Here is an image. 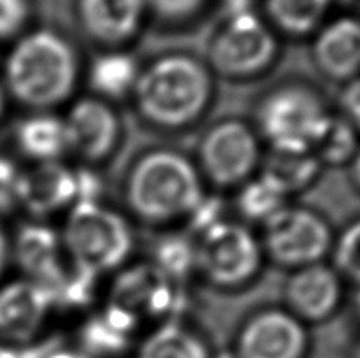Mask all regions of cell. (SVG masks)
<instances>
[{"instance_id":"6da1fadb","label":"cell","mask_w":360,"mask_h":358,"mask_svg":"<svg viewBox=\"0 0 360 358\" xmlns=\"http://www.w3.org/2000/svg\"><path fill=\"white\" fill-rule=\"evenodd\" d=\"M83 77L79 55L58 32L39 28L21 35L7 53L2 86L7 97L35 111H56L76 97Z\"/></svg>"},{"instance_id":"7a4b0ae2","label":"cell","mask_w":360,"mask_h":358,"mask_svg":"<svg viewBox=\"0 0 360 358\" xmlns=\"http://www.w3.org/2000/svg\"><path fill=\"white\" fill-rule=\"evenodd\" d=\"M214 97V76L188 53H165L141 65L130 100L146 125L179 132L199 123Z\"/></svg>"},{"instance_id":"3957f363","label":"cell","mask_w":360,"mask_h":358,"mask_svg":"<svg viewBox=\"0 0 360 358\" xmlns=\"http://www.w3.org/2000/svg\"><path fill=\"white\" fill-rule=\"evenodd\" d=\"M206 197L195 160L176 147L143 151L123 181L127 211L151 227L188 221Z\"/></svg>"},{"instance_id":"277c9868","label":"cell","mask_w":360,"mask_h":358,"mask_svg":"<svg viewBox=\"0 0 360 358\" xmlns=\"http://www.w3.org/2000/svg\"><path fill=\"white\" fill-rule=\"evenodd\" d=\"M336 109L308 81H285L257 105L255 130L273 153H313Z\"/></svg>"},{"instance_id":"5b68a950","label":"cell","mask_w":360,"mask_h":358,"mask_svg":"<svg viewBox=\"0 0 360 358\" xmlns=\"http://www.w3.org/2000/svg\"><path fill=\"white\" fill-rule=\"evenodd\" d=\"M60 237L69 263L101 277L127 265L136 242L129 218L102 200H83L70 207Z\"/></svg>"},{"instance_id":"8992f818","label":"cell","mask_w":360,"mask_h":358,"mask_svg":"<svg viewBox=\"0 0 360 358\" xmlns=\"http://www.w3.org/2000/svg\"><path fill=\"white\" fill-rule=\"evenodd\" d=\"M195 272L210 286L224 291L248 286L262 272L260 237L248 225L234 220L214 221L193 235Z\"/></svg>"},{"instance_id":"52a82bcc","label":"cell","mask_w":360,"mask_h":358,"mask_svg":"<svg viewBox=\"0 0 360 358\" xmlns=\"http://www.w3.org/2000/svg\"><path fill=\"white\" fill-rule=\"evenodd\" d=\"M193 160L204 183L220 190H238L259 174L264 144L253 123L241 118H224L206 128Z\"/></svg>"},{"instance_id":"ba28073f","label":"cell","mask_w":360,"mask_h":358,"mask_svg":"<svg viewBox=\"0 0 360 358\" xmlns=\"http://www.w3.org/2000/svg\"><path fill=\"white\" fill-rule=\"evenodd\" d=\"M260 227L266 260L290 270L327 262L336 234L322 213L290 202Z\"/></svg>"},{"instance_id":"9c48e42d","label":"cell","mask_w":360,"mask_h":358,"mask_svg":"<svg viewBox=\"0 0 360 358\" xmlns=\"http://www.w3.org/2000/svg\"><path fill=\"white\" fill-rule=\"evenodd\" d=\"M280 53L271 28L253 14H229L227 23L210 42L207 67L214 77L250 81L273 69Z\"/></svg>"},{"instance_id":"30bf717a","label":"cell","mask_w":360,"mask_h":358,"mask_svg":"<svg viewBox=\"0 0 360 358\" xmlns=\"http://www.w3.org/2000/svg\"><path fill=\"white\" fill-rule=\"evenodd\" d=\"M311 337L306 323L287 307H262L241 323L236 336L234 358H306Z\"/></svg>"},{"instance_id":"8fae6325","label":"cell","mask_w":360,"mask_h":358,"mask_svg":"<svg viewBox=\"0 0 360 358\" xmlns=\"http://www.w3.org/2000/svg\"><path fill=\"white\" fill-rule=\"evenodd\" d=\"M69 153L88 167L111 158L123 137V123L111 102L95 95L74 97L62 114Z\"/></svg>"},{"instance_id":"7c38bea8","label":"cell","mask_w":360,"mask_h":358,"mask_svg":"<svg viewBox=\"0 0 360 358\" xmlns=\"http://www.w3.org/2000/svg\"><path fill=\"white\" fill-rule=\"evenodd\" d=\"M108 302L130 312L139 323L157 325L181 318V284L164 276L151 262L132 263L116 277Z\"/></svg>"},{"instance_id":"4fadbf2b","label":"cell","mask_w":360,"mask_h":358,"mask_svg":"<svg viewBox=\"0 0 360 358\" xmlns=\"http://www.w3.org/2000/svg\"><path fill=\"white\" fill-rule=\"evenodd\" d=\"M345 298L347 283L329 262L290 270L285 283V307L306 325L333 319Z\"/></svg>"},{"instance_id":"5bb4252c","label":"cell","mask_w":360,"mask_h":358,"mask_svg":"<svg viewBox=\"0 0 360 358\" xmlns=\"http://www.w3.org/2000/svg\"><path fill=\"white\" fill-rule=\"evenodd\" d=\"M55 312L44 284L23 276L0 284V339L6 343L34 344Z\"/></svg>"},{"instance_id":"9a60e30c","label":"cell","mask_w":360,"mask_h":358,"mask_svg":"<svg viewBox=\"0 0 360 358\" xmlns=\"http://www.w3.org/2000/svg\"><path fill=\"white\" fill-rule=\"evenodd\" d=\"M11 251L23 277L51 290L69 267L60 230L42 220L25 221L14 234Z\"/></svg>"},{"instance_id":"2e32d148","label":"cell","mask_w":360,"mask_h":358,"mask_svg":"<svg viewBox=\"0 0 360 358\" xmlns=\"http://www.w3.org/2000/svg\"><path fill=\"white\" fill-rule=\"evenodd\" d=\"M79 202V167L65 161L37 164L25 171L21 209L34 220L51 218Z\"/></svg>"},{"instance_id":"e0dca14e","label":"cell","mask_w":360,"mask_h":358,"mask_svg":"<svg viewBox=\"0 0 360 358\" xmlns=\"http://www.w3.org/2000/svg\"><path fill=\"white\" fill-rule=\"evenodd\" d=\"M311 58L326 79L341 86L360 77V18L340 16L322 25L313 39Z\"/></svg>"},{"instance_id":"ac0fdd59","label":"cell","mask_w":360,"mask_h":358,"mask_svg":"<svg viewBox=\"0 0 360 358\" xmlns=\"http://www.w3.org/2000/svg\"><path fill=\"white\" fill-rule=\"evenodd\" d=\"M141 323L130 312L105 302L79 326V347L91 358H116L132 347Z\"/></svg>"},{"instance_id":"d6986e66","label":"cell","mask_w":360,"mask_h":358,"mask_svg":"<svg viewBox=\"0 0 360 358\" xmlns=\"http://www.w3.org/2000/svg\"><path fill=\"white\" fill-rule=\"evenodd\" d=\"M144 0H79V18L91 39L105 46L129 42L143 23Z\"/></svg>"},{"instance_id":"ffe728a7","label":"cell","mask_w":360,"mask_h":358,"mask_svg":"<svg viewBox=\"0 0 360 358\" xmlns=\"http://www.w3.org/2000/svg\"><path fill=\"white\" fill-rule=\"evenodd\" d=\"M14 144L34 165L62 161L69 153L62 114L56 111L28 112L14 130Z\"/></svg>"},{"instance_id":"44dd1931","label":"cell","mask_w":360,"mask_h":358,"mask_svg":"<svg viewBox=\"0 0 360 358\" xmlns=\"http://www.w3.org/2000/svg\"><path fill=\"white\" fill-rule=\"evenodd\" d=\"M134 358H214L210 344L183 318L151 326L136 346Z\"/></svg>"},{"instance_id":"7402d4cb","label":"cell","mask_w":360,"mask_h":358,"mask_svg":"<svg viewBox=\"0 0 360 358\" xmlns=\"http://www.w3.org/2000/svg\"><path fill=\"white\" fill-rule=\"evenodd\" d=\"M141 65L130 53L122 49H109L95 56L86 67V83L91 95L108 102L130 98Z\"/></svg>"},{"instance_id":"603a6c76","label":"cell","mask_w":360,"mask_h":358,"mask_svg":"<svg viewBox=\"0 0 360 358\" xmlns=\"http://www.w3.org/2000/svg\"><path fill=\"white\" fill-rule=\"evenodd\" d=\"M323 167L311 153H273L264 157L260 174L269 178L285 195H299L311 188L322 174Z\"/></svg>"},{"instance_id":"cb8c5ba5","label":"cell","mask_w":360,"mask_h":358,"mask_svg":"<svg viewBox=\"0 0 360 358\" xmlns=\"http://www.w3.org/2000/svg\"><path fill=\"white\" fill-rule=\"evenodd\" d=\"M288 197L264 174H255L238 188L236 207L252 223H266L273 214L288 204Z\"/></svg>"},{"instance_id":"d4e9b609","label":"cell","mask_w":360,"mask_h":358,"mask_svg":"<svg viewBox=\"0 0 360 358\" xmlns=\"http://www.w3.org/2000/svg\"><path fill=\"white\" fill-rule=\"evenodd\" d=\"M150 262L169 279L181 284L195 272V242L181 232L162 235L155 241Z\"/></svg>"},{"instance_id":"484cf974","label":"cell","mask_w":360,"mask_h":358,"mask_svg":"<svg viewBox=\"0 0 360 358\" xmlns=\"http://www.w3.org/2000/svg\"><path fill=\"white\" fill-rule=\"evenodd\" d=\"M360 147V135L357 130L334 111L326 132L313 150V157L322 164V167H348Z\"/></svg>"},{"instance_id":"4316f807","label":"cell","mask_w":360,"mask_h":358,"mask_svg":"<svg viewBox=\"0 0 360 358\" xmlns=\"http://www.w3.org/2000/svg\"><path fill=\"white\" fill-rule=\"evenodd\" d=\"M269 14L274 23L290 35H309L322 23L327 0H269Z\"/></svg>"},{"instance_id":"83f0119b","label":"cell","mask_w":360,"mask_h":358,"mask_svg":"<svg viewBox=\"0 0 360 358\" xmlns=\"http://www.w3.org/2000/svg\"><path fill=\"white\" fill-rule=\"evenodd\" d=\"M329 258L345 283L360 288V216L334 234Z\"/></svg>"},{"instance_id":"f1b7e54d","label":"cell","mask_w":360,"mask_h":358,"mask_svg":"<svg viewBox=\"0 0 360 358\" xmlns=\"http://www.w3.org/2000/svg\"><path fill=\"white\" fill-rule=\"evenodd\" d=\"M25 168H21L11 157L0 154V214L21 207Z\"/></svg>"},{"instance_id":"f546056e","label":"cell","mask_w":360,"mask_h":358,"mask_svg":"<svg viewBox=\"0 0 360 358\" xmlns=\"http://www.w3.org/2000/svg\"><path fill=\"white\" fill-rule=\"evenodd\" d=\"M27 20V0H0V39H11L20 34Z\"/></svg>"},{"instance_id":"4dcf8cb0","label":"cell","mask_w":360,"mask_h":358,"mask_svg":"<svg viewBox=\"0 0 360 358\" xmlns=\"http://www.w3.org/2000/svg\"><path fill=\"white\" fill-rule=\"evenodd\" d=\"M336 111L357 130L360 135V77L341 86Z\"/></svg>"},{"instance_id":"1f68e13d","label":"cell","mask_w":360,"mask_h":358,"mask_svg":"<svg viewBox=\"0 0 360 358\" xmlns=\"http://www.w3.org/2000/svg\"><path fill=\"white\" fill-rule=\"evenodd\" d=\"M150 6L167 20H183L195 13L202 0H148Z\"/></svg>"},{"instance_id":"d6a6232c","label":"cell","mask_w":360,"mask_h":358,"mask_svg":"<svg viewBox=\"0 0 360 358\" xmlns=\"http://www.w3.org/2000/svg\"><path fill=\"white\" fill-rule=\"evenodd\" d=\"M51 350L49 344H13L0 339V358H42Z\"/></svg>"},{"instance_id":"836d02e7","label":"cell","mask_w":360,"mask_h":358,"mask_svg":"<svg viewBox=\"0 0 360 358\" xmlns=\"http://www.w3.org/2000/svg\"><path fill=\"white\" fill-rule=\"evenodd\" d=\"M42 358H91L77 347H51Z\"/></svg>"},{"instance_id":"e575fe53","label":"cell","mask_w":360,"mask_h":358,"mask_svg":"<svg viewBox=\"0 0 360 358\" xmlns=\"http://www.w3.org/2000/svg\"><path fill=\"white\" fill-rule=\"evenodd\" d=\"M9 255H11V242L7 239V235L4 234V230L0 228V276L6 270L7 262H9Z\"/></svg>"},{"instance_id":"d590c367","label":"cell","mask_w":360,"mask_h":358,"mask_svg":"<svg viewBox=\"0 0 360 358\" xmlns=\"http://www.w3.org/2000/svg\"><path fill=\"white\" fill-rule=\"evenodd\" d=\"M348 171H350L352 185H354V188L357 190L360 195V147L357 153H355L354 160H352L350 165H348Z\"/></svg>"},{"instance_id":"8d00e7d4","label":"cell","mask_w":360,"mask_h":358,"mask_svg":"<svg viewBox=\"0 0 360 358\" xmlns=\"http://www.w3.org/2000/svg\"><path fill=\"white\" fill-rule=\"evenodd\" d=\"M229 14L236 13H246V11H252V0H227Z\"/></svg>"},{"instance_id":"74e56055","label":"cell","mask_w":360,"mask_h":358,"mask_svg":"<svg viewBox=\"0 0 360 358\" xmlns=\"http://www.w3.org/2000/svg\"><path fill=\"white\" fill-rule=\"evenodd\" d=\"M6 102H7V93L4 90L2 83H0V119H2L4 112H6Z\"/></svg>"},{"instance_id":"f35d334b","label":"cell","mask_w":360,"mask_h":358,"mask_svg":"<svg viewBox=\"0 0 360 358\" xmlns=\"http://www.w3.org/2000/svg\"><path fill=\"white\" fill-rule=\"evenodd\" d=\"M354 304H355V311H357V314H359V318H360V288H355Z\"/></svg>"},{"instance_id":"ab89813d","label":"cell","mask_w":360,"mask_h":358,"mask_svg":"<svg viewBox=\"0 0 360 358\" xmlns=\"http://www.w3.org/2000/svg\"><path fill=\"white\" fill-rule=\"evenodd\" d=\"M352 358H360V340L355 344L354 351H352Z\"/></svg>"}]
</instances>
